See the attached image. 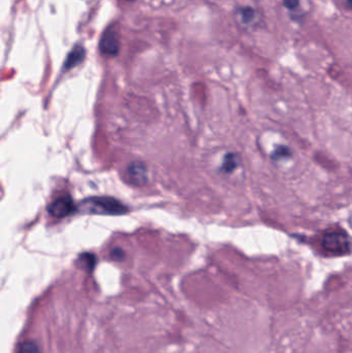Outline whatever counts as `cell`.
<instances>
[{
  "mask_svg": "<svg viewBox=\"0 0 352 353\" xmlns=\"http://www.w3.org/2000/svg\"><path fill=\"white\" fill-rule=\"evenodd\" d=\"M78 211L83 214L118 216L126 214L128 207L120 200L110 196H93L82 200L78 204Z\"/></svg>",
  "mask_w": 352,
  "mask_h": 353,
  "instance_id": "6da1fadb",
  "label": "cell"
},
{
  "mask_svg": "<svg viewBox=\"0 0 352 353\" xmlns=\"http://www.w3.org/2000/svg\"><path fill=\"white\" fill-rule=\"evenodd\" d=\"M322 247L329 253L341 255L350 250L351 244L346 234L340 232H332L323 236Z\"/></svg>",
  "mask_w": 352,
  "mask_h": 353,
  "instance_id": "7a4b0ae2",
  "label": "cell"
},
{
  "mask_svg": "<svg viewBox=\"0 0 352 353\" xmlns=\"http://www.w3.org/2000/svg\"><path fill=\"white\" fill-rule=\"evenodd\" d=\"M78 211V205L69 195H63L55 199L48 206L49 214L55 218H65Z\"/></svg>",
  "mask_w": 352,
  "mask_h": 353,
  "instance_id": "3957f363",
  "label": "cell"
},
{
  "mask_svg": "<svg viewBox=\"0 0 352 353\" xmlns=\"http://www.w3.org/2000/svg\"><path fill=\"white\" fill-rule=\"evenodd\" d=\"M99 49L102 54L109 56H116L120 50V41L117 31L110 27L101 35L99 40Z\"/></svg>",
  "mask_w": 352,
  "mask_h": 353,
  "instance_id": "277c9868",
  "label": "cell"
},
{
  "mask_svg": "<svg viewBox=\"0 0 352 353\" xmlns=\"http://www.w3.org/2000/svg\"><path fill=\"white\" fill-rule=\"evenodd\" d=\"M127 176L131 183L140 186L147 183V169L142 162H132L127 168Z\"/></svg>",
  "mask_w": 352,
  "mask_h": 353,
  "instance_id": "5b68a950",
  "label": "cell"
},
{
  "mask_svg": "<svg viewBox=\"0 0 352 353\" xmlns=\"http://www.w3.org/2000/svg\"><path fill=\"white\" fill-rule=\"evenodd\" d=\"M85 55H86V51L82 46H79V45L75 46L73 48V50L68 53L67 58H66L64 65H63V69L69 70V69L78 66L80 63L83 62Z\"/></svg>",
  "mask_w": 352,
  "mask_h": 353,
  "instance_id": "8992f818",
  "label": "cell"
},
{
  "mask_svg": "<svg viewBox=\"0 0 352 353\" xmlns=\"http://www.w3.org/2000/svg\"><path fill=\"white\" fill-rule=\"evenodd\" d=\"M237 16L239 20L241 21V23H243L244 25L252 26L259 22L258 12L251 7H243V8L238 9Z\"/></svg>",
  "mask_w": 352,
  "mask_h": 353,
  "instance_id": "52a82bcc",
  "label": "cell"
},
{
  "mask_svg": "<svg viewBox=\"0 0 352 353\" xmlns=\"http://www.w3.org/2000/svg\"><path fill=\"white\" fill-rule=\"evenodd\" d=\"M239 157L234 154V153H230L225 156L224 160H223V163H222V167H221V170L224 172V173H232L234 172L238 165H239Z\"/></svg>",
  "mask_w": 352,
  "mask_h": 353,
  "instance_id": "ba28073f",
  "label": "cell"
},
{
  "mask_svg": "<svg viewBox=\"0 0 352 353\" xmlns=\"http://www.w3.org/2000/svg\"><path fill=\"white\" fill-rule=\"evenodd\" d=\"M79 260L83 263V266L89 271H92L96 264V257L92 253L81 254Z\"/></svg>",
  "mask_w": 352,
  "mask_h": 353,
  "instance_id": "9c48e42d",
  "label": "cell"
},
{
  "mask_svg": "<svg viewBox=\"0 0 352 353\" xmlns=\"http://www.w3.org/2000/svg\"><path fill=\"white\" fill-rule=\"evenodd\" d=\"M19 353H42L38 345L33 341H25L19 347Z\"/></svg>",
  "mask_w": 352,
  "mask_h": 353,
  "instance_id": "30bf717a",
  "label": "cell"
},
{
  "mask_svg": "<svg viewBox=\"0 0 352 353\" xmlns=\"http://www.w3.org/2000/svg\"><path fill=\"white\" fill-rule=\"evenodd\" d=\"M291 155H292V151L287 147L281 146V147H278L274 151V154L272 155V158L278 160V159H281V158H287Z\"/></svg>",
  "mask_w": 352,
  "mask_h": 353,
  "instance_id": "8fae6325",
  "label": "cell"
},
{
  "mask_svg": "<svg viewBox=\"0 0 352 353\" xmlns=\"http://www.w3.org/2000/svg\"><path fill=\"white\" fill-rule=\"evenodd\" d=\"M283 5L287 10L294 11L299 8L300 0H283Z\"/></svg>",
  "mask_w": 352,
  "mask_h": 353,
  "instance_id": "7c38bea8",
  "label": "cell"
},
{
  "mask_svg": "<svg viewBox=\"0 0 352 353\" xmlns=\"http://www.w3.org/2000/svg\"><path fill=\"white\" fill-rule=\"evenodd\" d=\"M124 256H125V253L121 248H115L111 252V257L114 260H122L124 258Z\"/></svg>",
  "mask_w": 352,
  "mask_h": 353,
  "instance_id": "4fadbf2b",
  "label": "cell"
},
{
  "mask_svg": "<svg viewBox=\"0 0 352 353\" xmlns=\"http://www.w3.org/2000/svg\"><path fill=\"white\" fill-rule=\"evenodd\" d=\"M347 3H348V5H349V7L352 8V0H347Z\"/></svg>",
  "mask_w": 352,
  "mask_h": 353,
  "instance_id": "5bb4252c",
  "label": "cell"
},
{
  "mask_svg": "<svg viewBox=\"0 0 352 353\" xmlns=\"http://www.w3.org/2000/svg\"><path fill=\"white\" fill-rule=\"evenodd\" d=\"M126 2H132V0H126Z\"/></svg>",
  "mask_w": 352,
  "mask_h": 353,
  "instance_id": "9a60e30c",
  "label": "cell"
}]
</instances>
